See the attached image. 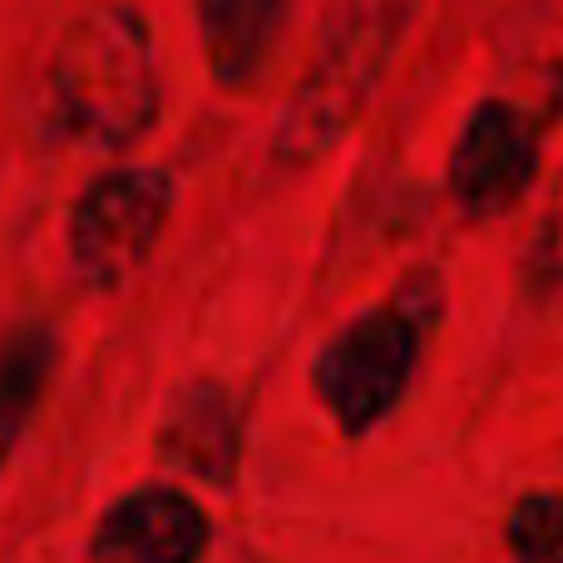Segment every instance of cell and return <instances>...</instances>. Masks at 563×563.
<instances>
[{
  "instance_id": "1",
  "label": "cell",
  "mask_w": 563,
  "mask_h": 563,
  "mask_svg": "<svg viewBox=\"0 0 563 563\" xmlns=\"http://www.w3.org/2000/svg\"><path fill=\"white\" fill-rule=\"evenodd\" d=\"M40 114L49 134L69 144H139L164 114V69L148 20L124 0L79 10L40 69Z\"/></svg>"
},
{
  "instance_id": "2",
  "label": "cell",
  "mask_w": 563,
  "mask_h": 563,
  "mask_svg": "<svg viewBox=\"0 0 563 563\" xmlns=\"http://www.w3.org/2000/svg\"><path fill=\"white\" fill-rule=\"evenodd\" d=\"M420 15V0H336L277 119L273 154L282 164H311L341 144L386 85L400 45Z\"/></svg>"
},
{
  "instance_id": "3",
  "label": "cell",
  "mask_w": 563,
  "mask_h": 563,
  "mask_svg": "<svg viewBox=\"0 0 563 563\" xmlns=\"http://www.w3.org/2000/svg\"><path fill=\"white\" fill-rule=\"evenodd\" d=\"M420 346H426V317L400 301V291L336 327V336L311 361V390L341 435H366L390 420L420 371Z\"/></svg>"
},
{
  "instance_id": "4",
  "label": "cell",
  "mask_w": 563,
  "mask_h": 563,
  "mask_svg": "<svg viewBox=\"0 0 563 563\" xmlns=\"http://www.w3.org/2000/svg\"><path fill=\"white\" fill-rule=\"evenodd\" d=\"M168 213H174V178L164 168H144V164L104 168L69 203L65 218L69 273L95 291L119 287L154 253Z\"/></svg>"
},
{
  "instance_id": "5",
  "label": "cell",
  "mask_w": 563,
  "mask_h": 563,
  "mask_svg": "<svg viewBox=\"0 0 563 563\" xmlns=\"http://www.w3.org/2000/svg\"><path fill=\"white\" fill-rule=\"evenodd\" d=\"M539 178V119L509 95L479 99L450 144L445 188L470 223L505 218Z\"/></svg>"
},
{
  "instance_id": "6",
  "label": "cell",
  "mask_w": 563,
  "mask_h": 563,
  "mask_svg": "<svg viewBox=\"0 0 563 563\" xmlns=\"http://www.w3.org/2000/svg\"><path fill=\"white\" fill-rule=\"evenodd\" d=\"M208 549V515L168 485H144L104 509L85 563H198Z\"/></svg>"
},
{
  "instance_id": "7",
  "label": "cell",
  "mask_w": 563,
  "mask_h": 563,
  "mask_svg": "<svg viewBox=\"0 0 563 563\" xmlns=\"http://www.w3.org/2000/svg\"><path fill=\"white\" fill-rule=\"evenodd\" d=\"M208 75L223 89H253L273 69L291 0H194Z\"/></svg>"
},
{
  "instance_id": "8",
  "label": "cell",
  "mask_w": 563,
  "mask_h": 563,
  "mask_svg": "<svg viewBox=\"0 0 563 563\" xmlns=\"http://www.w3.org/2000/svg\"><path fill=\"white\" fill-rule=\"evenodd\" d=\"M499 69L539 124L563 119V0H515L499 30Z\"/></svg>"
},
{
  "instance_id": "9",
  "label": "cell",
  "mask_w": 563,
  "mask_h": 563,
  "mask_svg": "<svg viewBox=\"0 0 563 563\" xmlns=\"http://www.w3.org/2000/svg\"><path fill=\"white\" fill-rule=\"evenodd\" d=\"M238 430H243L238 400L218 380H194V386H184L168 400L158 445H164V455L178 470H188L198 479H213V485H228L238 470V450H243Z\"/></svg>"
},
{
  "instance_id": "10",
  "label": "cell",
  "mask_w": 563,
  "mask_h": 563,
  "mask_svg": "<svg viewBox=\"0 0 563 563\" xmlns=\"http://www.w3.org/2000/svg\"><path fill=\"white\" fill-rule=\"evenodd\" d=\"M59 336L45 321H20L0 336V465L15 455L20 435L30 430L40 396L55 376Z\"/></svg>"
},
{
  "instance_id": "11",
  "label": "cell",
  "mask_w": 563,
  "mask_h": 563,
  "mask_svg": "<svg viewBox=\"0 0 563 563\" xmlns=\"http://www.w3.org/2000/svg\"><path fill=\"white\" fill-rule=\"evenodd\" d=\"M509 563H563V499L559 495H525L509 509L505 529Z\"/></svg>"
}]
</instances>
